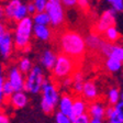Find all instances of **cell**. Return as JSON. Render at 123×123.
<instances>
[{"label":"cell","mask_w":123,"mask_h":123,"mask_svg":"<svg viewBox=\"0 0 123 123\" xmlns=\"http://www.w3.org/2000/svg\"><path fill=\"white\" fill-rule=\"evenodd\" d=\"M62 54H65L75 61H81L86 53V41L78 32L65 31L59 37Z\"/></svg>","instance_id":"obj_1"},{"label":"cell","mask_w":123,"mask_h":123,"mask_svg":"<svg viewBox=\"0 0 123 123\" xmlns=\"http://www.w3.org/2000/svg\"><path fill=\"white\" fill-rule=\"evenodd\" d=\"M77 61L68 57L65 54H59L57 56L56 64L53 69V76L58 79H66L68 77H73L76 70Z\"/></svg>","instance_id":"obj_2"},{"label":"cell","mask_w":123,"mask_h":123,"mask_svg":"<svg viewBox=\"0 0 123 123\" xmlns=\"http://www.w3.org/2000/svg\"><path fill=\"white\" fill-rule=\"evenodd\" d=\"M42 91H43V98L41 101V108L44 113L51 114L58 102V91L55 85L49 84L46 79L43 82Z\"/></svg>","instance_id":"obj_3"},{"label":"cell","mask_w":123,"mask_h":123,"mask_svg":"<svg viewBox=\"0 0 123 123\" xmlns=\"http://www.w3.org/2000/svg\"><path fill=\"white\" fill-rule=\"evenodd\" d=\"M32 25H33L32 19L29 17L18 23L14 37V45L18 49H25V47L28 46L31 32H32Z\"/></svg>","instance_id":"obj_4"},{"label":"cell","mask_w":123,"mask_h":123,"mask_svg":"<svg viewBox=\"0 0 123 123\" xmlns=\"http://www.w3.org/2000/svg\"><path fill=\"white\" fill-rule=\"evenodd\" d=\"M45 80L42 69L38 66H35L29 73L28 78L24 84V89L31 93H38L42 90V86Z\"/></svg>","instance_id":"obj_5"},{"label":"cell","mask_w":123,"mask_h":123,"mask_svg":"<svg viewBox=\"0 0 123 123\" xmlns=\"http://www.w3.org/2000/svg\"><path fill=\"white\" fill-rule=\"evenodd\" d=\"M115 12L117 11L111 8L109 10L105 11L102 15L100 17L99 21H98L97 25H96V32L99 34H103L108 29L114 26L115 24Z\"/></svg>","instance_id":"obj_6"},{"label":"cell","mask_w":123,"mask_h":123,"mask_svg":"<svg viewBox=\"0 0 123 123\" xmlns=\"http://www.w3.org/2000/svg\"><path fill=\"white\" fill-rule=\"evenodd\" d=\"M46 13L49 15L51 23L54 26L61 25L63 21H64V10L61 3H52L47 1L45 9Z\"/></svg>","instance_id":"obj_7"},{"label":"cell","mask_w":123,"mask_h":123,"mask_svg":"<svg viewBox=\"0 0 123 123\" xmlns=\"http://www.w3.org/2000/svg\"><path fill=\"white\" fill-rule=\"evenodd\" d=\"M9 81L12 85V87L15 92H20L24 89V84L25 82L23 81L22 73L18 68H15V67L9 72Z\"/></svg>","instance_id":"obj_8"},{"label":"cell","mask_w":123,"mask_h":123,"mask_svg":"<svg viewBox=\"0 0 123 123\" xmlns=\"http://www.w3.org/2000/svg\"><path fill=\"white\" fill-rule=\"evenodd\" d=\"M88 114L91 117V119H99L102 120L105 117V108L101 102H91L88 107Z\"/></svg>","instance_id":"obj_9"},{"label":"cell","mask_w":123,"mask_h":123,"mask_svg":"<svg viewBox=\"0 0 123 123\" xmlns=\"http://www.w3.org/2000/svg\"><path fill=\"white\" fill-rule=\"evenodd\" d=\"M82 97L84 99L95 102V100L98 98V89L97 86L93 81H86L84 85V90H82Z\"/></svg>","instance_id":"obj_10"},{"label":"cell","mask_w":123,"mask_h":123,"mask_svg":"<svg viewBox=\"0 0 123 123\" xmlns=\"http://www.w3.org/2000/svg\"><path fill=\"white\" fill-rule=\"evenodd\" d=\"M59 112L70 117L73 112V105H74V100L67 93H64L59 100Z\"/></svg>","instance_id":"obj_11"},{"label":"cell","mask_w":123,"mask_h":123,"mask_svg":"<svg viewBox=\"0 0 123 123\" xmlns=\"http://www.w3.org/2000/svg\"><path fill=\"white\" fill-rule=\"evenodd\" d=\"M87 111V105H86V102H85L82 99L80 98H76L74 100V105H73V112H72V115L69 117L72 122L74 123V121L76 120L78 117L80 115L85 114Z\"/></svg>","instance_id":"obj_12"},{"label":"cell","mask_w":123,"mask_h":123,"mask_svg":"<svg viewBox=\"0 0 123 123\" xmlns=\"http://www.w3.org/2000/svg\"><path fill=\"white\" fill-rule=\"evenodd\" d=\"M10 103L14 109H22L28 105V96L24 92H14L10 98Z\"/></svg>","instance_id":"obj_13"},{"label":"cell","mask_w":123,"mask_h":123,"mask_svg":"<svg viewBox=\"0 0 123 123\" xmlns=\"http://www.w3.org/2000/svg\"><path fill=\"white\" fill-rule=\"evenodd\" d=\"M11 52H12V37H11V34L7 32L0 44V53L5 58H7L11 55Z\"/></svg>","instance_id":"obj_14"},{"label":"cell","mask_w":123,"mask_h":123,"mask_svg":"<svg viewBox=\"0 0 123 123\" xmlns=\"http://www.w3.org/2000/svg\"><path fill=\"white\" fill-rule=\"evenodd\" d=\"M56 59L57 57L55 56V54L52 51H49V49L44 51V53L42 54V57H41V62L46 67V69H49V70L54 69V66L56 64Z\"/></svg>","instance_id":"obj_15"},{"label":"cell","mask_w":123,"mask_h":123,"mask_svg":"<svg viewBox=\"0 0 123 123\" xmlns=\"http://www.w3.org/2000/svg\"><path fill=\"white\" fill-rule=\"evenodd\" d=\"M103 43H105V40H102L99 35H97V34H95V33L90 34V35L86 38V44H87V46L89 49H93V51H96V49H99L100 51L103 45Z\"/></svg>","instance_id":"obj_16"},{"label":"cell","mask_w":123,"mask_h":123,"mask_svg":"<svg viewBox=\"0 0 123 123\" xmlns=\"http://www.w3.org/2000/svg\"><path fill=\"white\" fill-rule=\"evenodd\" d=\"M34 33H35L36 37H38L42 41H47L51 37V31L47 26L45 25H34Z\"/></svg>","instance_id":"obj_17"},{"label":"cell","mask_w":123,"mask_h":123,"mask_svg":"<svg viewBox=\"0 0 123 123\" xmlns=\"http://www.w3.org/2000/svg\"><path fill=\"white\" fill-rule=\"evenodd\" d=\"M21 6H22V3H21L20 0H11L10 2L7 5V7H6V9H5L6 17L9 18V19H13V17H14L17 10H18Z\"/></svg>","instance_id":"obj_18"},{"label":"cell","mask_w":123,"mask_h":123,"mask_svg":"<svg viewBox=\"0 0 123 123\" xmlns=\"http://www.w3.org/2000/svg\"><path fill=\"white\" fill-rule=\"evenodd\" d=\"M105 118H108L109 123H123L122 119L119 117V114L115 111V108L112 105L105 108Z\"/></svg>","instance_id":"obj_19"},{"label":"cell","mask_w":123,"mask_h":123,"mask_svg":"<svg viewBox=\"0 0 123 123\" xmlns=\"http://www.w3.org/2000/svg\"><path fill=\"white\" fill-rule=\"evenodd\" d=\"M120 99H121V92L119 91V89L117 88H111L108 92V101L110 103V105L112 107H115L120 102Z\"/></svg>","instance_id":"obj_20"},{"label":"cell","mask_w":123,"mask_h":123,"mask_svg":"<svg viewBox=\"0 0 123 123\" xmlns=\"http://www.w3.org/2000/svg\"><path fill=\"white\" fill-rule=\"evenodd\" d=\"M103 36L105 37V42H109V43H114L120 38V33L118 32V30L115 29V26L108 29L103 33Z\"/></svg>","instance_id":"obj_21"},{"label":"cell","mask_w":123,"mask_h":123,"mask_svg":"<svg viewBox=\"0 0 123 123\" xmlns=\"http://www.w3.org/2000/svg\"><path fill=\"white\" fill-rule=\"evenodd\" d=\"M108 58H112V59H115V61H119L121 63H123V47L118 46V45H112Z\"/></svg>","instance_id":"obj_22"},{"label":"cell","mask_w":123,"mask_h":123,"mask_svg":"<svg viewBox=\"0 0 123 123\" xmlns=\"http://www.w3.org/2000/svg\"><path fill=\"white\" fill-rule=\"evenodd\" d=\"M34 22L37 25H47L49 23H51V19H49V15L46 12H42V13H36L34 15Z\"/></svg>","instance_id":"obj_23"},{"label":"cell","mask_w":123,"mask_h":123,"mask_svg":"<svg viewBox=\"0 0 123 123\" xmlns=\"http://www.w3.org/2000/svg\"><path fill=\"white\" fill-rule=\"evenodd\" d=\"M105 66H107L108 70H110L112 73H115V72H119L122 67V63L119 61H115V59H112V58H108L107 62H105Z\"/></svg>","instance_id":"obj_24"},{"label":"cell","mask_w":123,"mask_h":123,"mask_svg":"<svg viewBox=\"0 0 123 123\" xmlns=\"http://www.w3.org/2000/svg\"><path fill=\"white\" fill-rule=\"evenodd\" d=\"M28 7L26 6H21L20 8H19L18 10H17V12H15L14 17H13V20L14 21H18V22H20V21L24 20V19L26 18V14H28Z\"/></svg>","instance_id":"obj_25"},{"label":"cell","mask_w":123,"mask_h":123,"mask_svg":"<svg viewBox=\"0 0 123 123\" xmlns=\"http://www.w3.org/2000/svg\"><path fill=\"white\" fill-rule=\"evenodd\" d=\"M14 92L15 91H14V89H13L12 85L10 84V81H9V80H6L5 85H3V96H5V99L11 98Z\"/></svg>","instance_id":"obj_26"},{"label":"cell","mask_w":123,"mask_h":123,"mask_svg":"<svg viewBox=\"0 0 123 123\" xmlns=\"http://www.w3.org/2000/svg\"><path fill=\"white\" fill-rule=\"evenodd\" d=\"M31 68V62L29 58H22L20 61V72L23 74H26V73L30 70Z\"/></svg>","instance_id":"obj_27"},{"label":"cell","mask_w":123,"mask_h":123,"mask_svg":"<svg viewBox=\"0 0 123 123\" xmlns=\"http://www.w3.org/2000/svg\"><path fill=\"white\" fill-rule=\"evenodd\" d=\"M55 120H56V123H73L68 115L64 114V113H62V112L56 113V115H55Z\"/></svg>","instance_id":"obj_28"},{"label":"cell","mask_w":123,"mask_h":123,"mask_svg":"<svg viewBox=\"0 0 123 123\" xmlns=\"http://www.w3.org/2000/svg\"><path fill=\"white\" fill-rule=\"evenodd\" d=\"M112 6L115 11H123V0H105Z\"/></svg>","instance_id":"obj_29"},{"label":"cell","mask_w":123,"mask_h":123,"mask_svg":"<svg viewBox=\"0 0 123 123\" xmlns=\"http://www.w3.org/2000/svg\"><path fill=\"white\" fill-rule=\"evenodd\" d=\"M35 6H36V10L37 13H42L45 11L46 5H47V0H35Z\"/></svg>","instance_id":"obj_30"},{"label":"cell","mask_w":123,"mask_h":123,"mask_svg":"<svg viewBox=\"0 0 123 123\" xmlns=\"http://www.w3.org/2000/svg\"><path fill=\"white\" fill-rule=\"evenodd\" d=\"M90 122H91V117L88 113H85V114L80 115V117H78L74 121V123H90Z\"/></svg>","instance_id":"obj_31"},{"label":"cell","mask_w":123,"mask_h":123,"mask_svg":"<svg viewBox=\"0 0 123 123\" xmlns=\"http://www.w3.org/2000/svg\"><path fill=\"white\" fill-rule=\"evenodd\" d=\"M5 78L1 74H0V105L5 100V96H3V85H5Z\"/></svg>","instance_id":"obj_32"},{"label":"cell","mask_w":123,"mask_h":123,"mask_svg":"<svg viewBox=\"0 0 123 123\" xmlns=\"http://www.w3.org/2000/svg\"><path fill=\"white\" fill-rule=\"evenodd\" d=\"M77 3H78V6L84 11L89 10V2H88V0H77Z\"/></svg>","instance_id":"obj_33"},{"label":"cell","mask_w":123,"mask_h":123,"mask_svg":"<svg viewBox=\"0 0 123 123\" xmlns=\"http://www.w3.org/2000/svg\"><path fill=\"white\" fill-rule=\"evenodd\" d=\"M114 108H115L117 113L119 114V117H120V118L122 119V121H123V102H122V101H120V102L115 105Z\"/></svg>","instance_id":"obj_34"},{"label":"cell","mask_w":123,"mask_h":123,"mask_svg":"<svg viewBox=\"0 0 123 123\" xmlns=\"http://www.w3.org/2000/svg\"><path fill=\"white\" fill-rule=\"evenodd\" d=\"M26 7H28V12L30 13V14H34V15L36 14L37 10H36V6L34 2H30Z\"/></svg>","instance_id":"obj_35"},{"label":"cell","mask_w":123,"mask_h":123,"mask_svg":"<svg viewBox=\"0 0 123 123\" xmlns=\"http://www.w3.org/2000/svg\"><path fill=\"white\" fill-rule=\"evenodd\" d=\"M63 5L66 6L68 8H73L77 5V0H62Z\"/></svg>","instance_id":"obj_36"},{"label":"cell","mask_w":123,"mask_h":123,"mask_svg":"<svg viewBox=\"0 0 123 123\" xmlns=\"http://www.w3.org/2000/svg\"><path fill=\"white\" fill-rule=\"evenodd\" d=\"M6 33H7V31H6L5 26H3V24H1L0 23V44H1V42H2L3 37H5Z\"/></svg>","instance_id":"obj_37"},{"label":"cell","mask_w":123,"mask_h":123,"mask_svg":"<svg viewBox=\"0 0 123 123\" xmlns=\"http://www.w3.org/2000/svg\"><path fill=\"white\" fill-rule=\"evenodd\" d=\"M0 123H10V120L6 114L0 113Z\"/></svg>","instance_id":"obj_38"},{"label":"cell","mask_w":123,"mask_h":123,"mask_svg":"<svg viewBox=\"0 0 123 123\" xmlns=\"http://www.w3.org/2000/svg\"><path fill=\"white\" fill-rule=\"evenodd\" d=\"M90 123H103L102 120H99V119H91V122Z\"/></svg>","instance_id":"obj_39"},{"label":"cell","mask_w":123,"mask_h":123,"mask_svg":"<svg viewBox=\"0 0 123 123\" xmlns=\"http://www.w3.org/2000/svg\"><path fill=\"white\" fill-rule=\"evenodd\" d=\"M5 14H6V13H5V9H3L2 7H0V19L2 18Z\"/></svg>","instance_id":"obj_40"},{"label":"cell","mask_w":123,"mask_h":123,"mask_svg":"<svg viewBox=\"0 0 123 123\" xmlns=\"http://www.w3.org/2000/svg\"><path fill=\"white\" fill-rule=\"evenodd\" d=\"M47 1L52 3H61V0H47Z\"/></svg>","instance_id":"obj_41"},{"label":"cell","mask_w":123,"mask_h":123,"mask_svg":"<svg viewBox=\"0 0 123 123\" xmlns=\"http://www.w3.org/2000/svg\"><path fill=\"white\" fill-rule=\"evenodd\" d=\"M121 101L123 102V91H122V93H121Z\"/></svg>","instance_id":"obj_42"},{"label":"cell","mask_w":123,"mask_h":123,"mask_svg":"<svg viewBox=\"0 0 123 123\" xmlns=\"http://www.w3.org/2000/svg\"><path fill=\"white\" fill-rule=\"evenodd\" d=\"M0 74H1V67H0Z\"/></svg>","instance_id":"obj_43"}]
</instances>
